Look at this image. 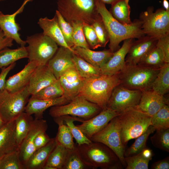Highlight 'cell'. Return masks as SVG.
<instances>
[{
	"mask_svg": "<svg viewBox=\"0 0 169 169\" xmlns=\"http://www.w3.org/2000/svg\"><path fill=\"white\" fill-rule=\"evenodd\" d=\"M72 49L74 54L100 69L107 62L113 54L109 49L95 51L90 48L76 46L73 47Z\"/></svg>",
	"mask_w": 169,
	"mask_h": 169,
	"instance_id": "25",
	"label": "cell"
},
{
	"mask_svg": "<svg viewBox=\"0 0 169 169\" xmlns=\"http://www.w3.org/2000/svg\"><path fill=\"white\" fill-rule=\"evenodd\" d=\"M104 4H111L117 0H100Z\"/></svg>",
	"mask_w": 169,
	"mask_h": 169,
	"instance_id": "54",
	"label": "cell"
},
{
	"mask_svg": "<svg viewBox=\"0 0 169 169\" xmlns=\"http://www.w3.org/2000/svg\"><path fill=\"white\" fill-rule=\"evenodd\" d=\"M97 12L101 16L109 37V49L114 53L119 49V44L124 40L138 38L146 35L141 29L139 19H135L130 25L123 24L115 19L100 0H96Z\"/></svg>",
	"mask_w": 169,
	"mask_h": 169,
	"instance_id": "1",
	"label": "cell"
},
{
	"mask_svg": "<svg viewBox=\"0 0 169 169\" xmlns=\"http://www.w3.org/2000/svg\"><path fill=\"white\" fill-rule=\"evenodd\" d=\"M141 94V90L130 89L119 84L113 90L107 108L120 114L128 108L137 106Z\"/></svg>",
	"mask_w": 169,
	"mask_h": 169,
	"instance_id": "12",
	"label": "cell"
},
{
	"mask_svg": "<svg viewBox=\"0 0 169 169\" xmlns=\"http://www.w3.org/2000/svg\"><path fill=\"white\" fill-rule=\"evenodd\" d=\"M69 102L63 96L51 100L40 99L31 97L26 105L24 112L29 115L34 114L35 119H41L43 118L44 112L48 108L65 105Z\"/></svg>",
	"mask_w": 169,
	"mask_h": 169,
	"instance_id": "23",
	"label": "cell"
},
{
	"mask_svg": "<svg viewBox=\"0 0 169 169\" xmlns=\"http://www.w3.org/2000/svg\"><path fill=\"white\" fill-rule=\"evenodd\" d=\"M117 117L125 147L129 141L141 135L151 125V116L140 110L137 105L125 110Z\"/></svg>",
	"mask_w": 169,
	"mask_h": 169,
	"instance_id": "4",
	"label": "cell"
},
{
	"mask_svg": "<svg viewBox=\"0 0 169 169\" xmlns=\"http://www.w3.org/2000/svg\"><path fill=\"white\" fill-rule=\"evenodd\" d=\"M139 19L146 35L157 39L169 35V11L162 8L154 12L153 7L149 6L141 13Z\"/></svg>",
	"mask_w": 169,
	"mask_h": 169,
	"instance_id": "7",
	"label": "cell"
},
{
	"mask_svg": "<svg viewBox=\"0 0 169 169\" xmlns=\"http://www.w3.org/2000/svg\"><path fill=\"white\" fill-rule=\"evenodd\" d=\"M165 63L161 50L156 45L141 58L137 64L146 67L159 69Z\"/></svg>",
	"mask_w": 169,
	"mask_h": 169,
	"instance_id": "34",
	"label": "cell"
},
{
	"mask_svg": "<svg viewBox=\"0 0 169 169\" xmlns=\"http://www.w3.org/2000/svg\"><path fill=\"white\" fill-rule=\"evenodd\" d=\"M16 64V63L15 62L7 67L1 69L2 70L0 73V91L4 90L6 81V77L9 72L15 67Z\"/></svg>",
	"mask_w": 169,
	"mask_h": 169,
	"instance_id": "50",
	"label": "cell"
},
{
	"mask_svg": "<svg viewBox=\"0 0 169 169\" xmlns=\"http://www.w3.org/2000/svg\"><path fill=\"white\" fill-rule=\"evenodd\" d=\"M33 120L32 115L25 112L22 113L15 119V134L19 146L27 134Z\"/></svg>",
	"mask_w": 169,
	"mask_h": 169,
	"instance_id": "33",
	"label": "cell"
},
{
	"mask_svg": "<svg viewBox=\"0 0 169 169\" xmlns=\"http://www.w3.org/2000/svg\"><path fill=\"white\" fill-rule=\"evenodd\" d=\"M161 50L166 63H169V35L158 39L156 44Z\"/></svg>",
	"mask_w": 169,
	"mask_h": 169,
	"instance_id": "48",
	"label": "cell"
},
{
	"mask_svg": "<svg viewBox=\"0 0 169 169\" xmlns=\"http://www.w3.org/2000/svg\"><path fill=\"white\" fill-rule=\"evenodd\" d=\"M88 169L90 168L81 158L78 152L76 144L73 148L68 149L66 157L62 169Z\"/></svg>",
	"mask_w": 169,
	"mask_h": 169,
	"instance_id": "42",
	"label": "cell"
},
{
	"mask_svg": "<svg viewBox=\"0 0 169 169\" xmlns=\"http://www.w3.org/2000/svg\"><path fill=\"white\" fill-rule=\"evenodd\" d=\"M50 108L49 114L53 118L68 115L84 120L92 118L102 110L96 104L79 95L66 104Z\"/></svg>",
	"mask_w": 169,
	"mask_h": 169,
	"instance_id": "9",
	"label": "cell"
},
{
	"mask_svg": "<svg viewBox=\"0 0 169 169\" xmlns=\"http://www.w3.org/2000/svg\"><path fill=\"white\" fill-rule=\"evenodd\" d=\"M0 169H24L20 159L19 147L0 158Z\"/></svg>",
	"mask_w": 169,
	"mask_h": 169,
	"instance_id": "41",
	"label": "cell"
},
{
	"mask_svg": "<svg viewBox=\"0 0 169 169\" xmlns=\"http://www.w3.org/2000/svg\"><path fill=\"white\" fill-rule=\"evenodd\" d=\"M151 150L144 148L139 153L132 156L125 157V169H147L148 164L153 156Z\"/></svg>",
	"mask_w": 169,
	"mask_h": 169,
	"instance_id": "29",
	"label": "cell"
},
{
	"mask_svg": "<svg viewBox=\"0 0 169 169\" xmlns=\"http://www.w3.org/2000/svg\"><path fill=\"white\" fill-rule=\"evenodd\" d=\"M160 69L138 64H126L117 74L120 84L130 89L142 91L151 89L152 84Z\"/></svg>",
	"mask_w": 169,
	"mask_h": 169,
	"instance_id": "6",
	"label": "cell"
},
{
	"mask_svg": "<svg viewBox=\"0 0 169 169\" xmlns=\"http://www.w3.org/2000/svg\"><path fill=\"white\" fill-rule=\"evenodd\" d=\"M117 116L111 119L102 130L92 136L90 139L92 141L102 143L110 148L118 157L123 167L125 168L126 164L124 155L125 146L122 141Z\"/></svg>",
	"mask_w": 169,
	"mask_h": 169,
	"instance_id": "11",
	"label": "cell"
},
{
	"mask_svg": "<svg viewBox=\"0 0 169 169\" xmlns=\"http://www.w3.org/2000/svg\"><path fill=\"white\" fill-rule=\"evenodd\" d=\"M38 65L35 61L28 62L21 71L6 80L4 90L11 93L23 90L28 85L32 74Z\"/></svg>",
	"mask_w": 169,
	"mask_h": 169,
	"instance_id": "22",
	"label": "cell"
},
{
	"mask_svg": "<svg viewBox=\"0 0 169 169\" xmlns=\"http://www.w3.org/2000/svg\"><path fill=\"white\" fill-rule=\"evenodd\" d=\"M26 47L11 49L7 47L0 51V69L5 67L19 59L28 58Z\"/></svg>",
	"mask_w": 169,
	"mask_h": 169,
	"instance_id": "30",
	"label": "cell"
},
{
	"mask_svg": "<svg viewBox=\"0 0 169 169\" xmlns=\"http://www.w3.org/2000/svg\"><path fill=\"white\" fill-rule=\"evenodd\" d=\"M60 117L69 128L73 138L76 141L77 144L80 145L84 144H88L92 142L76 125H75L74 123L75 121L81 122L83 119L76 116L68 115Z\"/></svg>",
	"mask_w": 169,
	"mask_h": 169,
	"instance_id": "36",
	"label": "cell"
},
{
	"mask_svg": "<svg viewBox=\"0 0 169 169\" xmlns=\"http://www.w3.org/2000/svg\"><path fill=\"white\" fill-rule=\"evenodd\" d=\"M134 39L123 41L122 46L113 53L107 62L100 69L102 75H112L117 74L126 65L125 58Z\"/></svg>",
	"mask_w": 169,
	"mask_h": 169,
	"instance_id": "18",
	"label": "cell"
},
{
	"mask_svg": "<svg viewBox=\"0 0 169 169\" xmlns=\"http://www.w3.org/2000/svg\"><path fill=\"white\" fill-rule=\"evenodd\" d=\"M157 39L145 35L133 40L125 58V64H137L141 58L156 45Z\"/></svg>",
	"mask_w": 169,
	"mask_h": 169,
	"instance_id": "17",
	"label": "cell"
},
{
	"mask_svg": "<svg viewBox=\"0 0 169 169\" xmlns=\"http://www.w3.org/2000/svg\"><path fill=\"white\" fill-rule=\"evenodd\" d=\"M6 123L3 120L0 115V129L5 125Z\"/></svg>",
	"mask_w": 169,
	"mask_h": 169,
	"instance_id": "55",
	"label": "cell"
},
{
	"mask_svg": "<svg viewBox=\"0 0 169 169\" xmlns=\"http://www.w3.org/2000/svg\"><path fill=\"white\" fill-rule=\"evenodd\" d=\"M74 52L69 49L60 46L47 65L57 79L68 69L74 67L73 61Z\"/></svg>",
	"mask_w": 169,
	"mask_h": 169,
	"instance_id": "19",
	"label": "cell"
},
{
	"mask_svg": "<svg viewBox=\"0 0 169 169\" xmlns=\"http://www.w3.org/2000/svg\"></svg>",
	"mask_w": 169,
	"mask_h": 169,
	"instance_id": "57",
	"label": "cell"
},
{
	"mask_svg": "<svg viewBox=\"0 0 169 169\" xmlns=\"http://www.w3.org/2000/svg\"><path fill=\"white\" fill-rule=\"evenodd\" d=\"M15 120L6 123L0 129V159L18 147L16 139Z\"/></svg>",
	"mask_w": 169,
	"mask_h": 169,
	"instance_id": "26",
	"label": "cell"
},
{
	"mask_svg": "<svg viewBox=\"0 0 169 169\" xmlns=\"http://www.w3.org/2000/svg\"><path fill=\"white\" fill-rule=\"evenodd\" d=\"M151 89L163 95L169 91V63H165L160 69L153 81Z\"/></svg>",
	"mask_w": 169,
	"mask_h": 169,
	"instance_id": "35",
	"label": "cell"
},
{
	"mask_svg": "<svg viewBox=\"0 0 169 169\" xmlns=\"http://www.w3.org/2000/svg\"><path fill=\"white\" fill-rule=\"evenodd\" d=\"M51 139L46 133L45 131L39 133L36 137L34 142L36 150L45 146L50 141Z\"/></svg>",
	"mask_w": 169,
	"mask_h": 169,
	"instance_id": "49",
	"label": "cell"
},
{
	"mask_svg": "<svg viewBox=\"0 0 169 169\" xmlns=\"http://www.w3.org/2000/svg\"><path fill=\"white\" fill-rule=\"evenodd\" d=\"M129 1L117 0L111 4L109 11L115 19L124 25H130L132 22L130 18L131 7Z\"/></svg>",
	"mask_w": 169,
	"mask_h": 169,
	"instance_id": "28",
	"label": "cell"
},
{
	"mask_svg": "<svg viewBox=\"0 0 169 169\" xmlns=\"http://www.w3.org/2000/svg\"><path fill=\"white\" fill-rule=\"evenodd\" d=\"M64 91L59 79L42 89L37 93L32 95L35 98L51 100L60 97L63 95Z\"/></svg>",
	"mask_w": 169,
	"mask_h": 169,
	"instance_id": "38",
	"label": "cell"
},
{
	"mask_svg": "<svg viewBox=\"0 0 169 169\" xmlns=\"http://www.w3.org/2000/svg\"><path fill=\"white\" fill-rule=\"evenodd\" d=\"M152 169H169V157L167 156L164 159L153 163L151 166Z\"/></svg>",
	"mask_w": 169,
	"mask_h": 169,
	"instance_id": "52",
	"label": "cell"
},
{
	"mask_svg": "<svg viewBox=\"0 0 169 169\" xmlns=\"http://www.w3.org/2000/svg\"><path fill=\"white\" fill-rule=\"evenodd\" d=\"M91 25L95 32L101 47H105L109 42V35L102 18L99 13Z\"/></svg>",
	"mask_w": 169,
	"mask_h": 169,
	"instance_id": "44",
	"label": "cell"
},
{
	"mask_svg": "<svg viewBox=\"0 0 169 169\" xmlns=\"http://www.w3.org/2000/svg\"><path fill=\"white\" fill-rule=\"evenodd\" d=\"M57 144L55 137L45 146L36 150L24 165V169H43Z\"/></svg>",
	"mask_w": 169,
	"mask_h": 169,
	"instance_id": "27",
	"label": "cell"
},
{
	"mask_svg": "<svg viewBox=\"0 0 169 169\" xmlns=\"http://www.w3.org/2000/svg\"><path fill=\"white\" fill-rule=\"evenodd\" d=\"M151 140L154 147L169 152V128L156 130L155 133L151 137Z\"/></svg>",
	"mask_w": 169,
	"mask_h": 169,
	"instance_id": "43",
	"label": "cell"
},
{
	"mask_svg": "<svg viewBox=\"0 0 169 169\" xmlns=\"http://www.w3.org/2000/svg\"><path fill=\"white\" fill-rule=\"evenodd\" d=\"M57 79L47 65H38L30 77L28 91L31 95H33Z\"/></svg>",
	"mask_w": 169,
	"mask_h": 169,
	"instance_id": "20",
	"label": "cell"
},
{
	"mask_svg": "<svg viewBox=\"0 0 169 169\" xmlns=\"http://www.w3.org/2000/svg\"><path fill=\"white\" fill-rule=\"evenodd\" d=\"M55 15L65 40L68 45L72 49L74 46L72 37L73 28L71 25L65 19L57 10H56Z\"/></svg>",
	"mask_w": 169,
	"mask_h": 169,
	"instance_id": "45",
	"label": "cell"
},
{
	"mask_svg": "<svg viewBox=\"0 0 169 169\" xmlns=\"http://www.w3.org/2000/svg\"><path fill=\"white\" fill-rule=\"evenodd\" d=\"M120 114L107 108L92 118L82 120L81 124L76 126L90 139L92 136L102 130L111 119Z\"/></svg>",
	"mask_w": 169,
	"mask_h": 169,
	"instance_id": "14",
	"label": "cell"
},
{
	"mask_svg": "<svg viewBox=\"0 0 169 169\" xmlns=\"http://www.w3.org/2000/svg\"><path fill=\"white\" fill-rule=\"evenodd\" d=\"M47 128L46 120L34 119L27 134L19 146L20 159L24 166L36 150L34 144L36 137L40 132L46 131Z\"/></svg>",
	"mask_w": 169,
	"mask_h": 169,
	"instance_id": "13",
	"label": "cell"
},
{
	"mask_svg": "<svg viewBox=\"0 0 169 169\" xmlns=\"http://www.w3.org/2000/svg\"><path fill=\"white\" fill-rule=\"evenodd\" d=\"M38 24L43 30L42 33L44 34L51 38L58 45L68 49L74 53V50L68 45L65 40L55 14L51 19H49L47 17L40 18Z\"/></svg>",
	"mask_w": 169,
	"mask_h": 169,
	"instance_id": "24",
	"label": "cell"
},
{
	"mask_svg": "<svg viewBox=\"0 0 169 169\" xmlns=\"http://www.w3.org/2000/svg\"><path fill=\"white\" fill-rule=\"evenodd\" d=\"M67 151V149L57 143L50 154L45 165L52 166L54 169H62Z\"/></svg>",
	"mask_w": 169,
	"mask_h": 169,
	"instance_id": "37",
	"label": "cell"
},
{
	"mask_svg": "<svg viewBox=\"0 0 169 169\" xmlns=\"http://www.w3.org/2000/svg\"><path fill=\"white\" fill-rule=\"evenodd\" d=\"M57 10L70 24L91 25L99 13L96 0H57Z\"/></svg>",
	"mask_w": 169,
	"mask_h": 169,
	"instance_id": "5",
	"label": "cell"
},
{
	"mask_svg": "<svg viewBox=\"0 0 169 169\" xmlns=\"http://www.w3.org/2000/svg\"><path fill=\"white\" fill-rule=\"evenodd\" d=\"M120 84L118 74L112 75H101L95 78L84 79L83 85L78 95L104 110L107 108L113 90Z\"/></svg>",
	"mask_w": 169,
	"mask_h": 169,
	"instance_id": "3",
	"label": "cell"
},
{
	"mask_svg": "<svg viewBox=\"0 0 169 169\" xmlns=\"http://www.w3.org/2000/svg\"><path fill=\"white\" fill-rule=\"evenodd\" d=\"M83 29L86 40L90 49H94L101 47L96 34L91 25L84 24Z\"/></svg>",
	"mask_w": 169,
	"mask_h": 169,
	"instance_id": "47",
	"label": "cell"
},
{
	"mask_svg": "<svg viewBox=\"0 0 169 169\" xmlns=\"http://www.w3.org/2000/svg\"><path fill=\"white\" fill-rule=\"evenodd\" d=\"M58 79L63 90V96L69 102L79 95L84 82L74 67L66 71Z\"/></svg>",
	"mask_w": 169,
	"mask_h": 169,
	"instance_id": "16",
	"label": "cell"
},
{
	"mask_svg": "<svg viewBox=\"0 0 169 169\" xmlns=\"http://www.w3.org/2000/svg\"><path fill=\"white\" fill-rule=\"evenodd\" d=\"M28 61H35L38 65H46L58 49V45L43 33L27 37L25 40Z\"/></svg>",
	"mask_w": 169,
	"mask_h": 169,
	"instance_id": "8",
	"label": "cell"
},
{
	"mask_svg": "<svg viewBox=\"0 0 169 169\" xmlns=\"http://www.w3.org/2000/svg\"><path fill=\"white\" fill-rule=\"evenodd\" d=\"M70 24L73 28L72 37L74 45L73 47L90 48L83 32L84 24L79 22H73Z\"/></svg>",
	"mask_w": 169,
	"mask_h": 169,
	"instance_id": "46",
	"label": "cell"
},
{
	"mask_svg": "<svg viewBox=\"0 0 169 169\" xmlns=\"http://www.w3.org/2000/svg\"><path fill=\"white\" fill-rule=\"evenodd\" d=\"M162 5L163 8L166 10L169 11V3L167 0H163Z\"/></svg>",
	"mask_w": 169,
	"mask_h": 169,
	"instance_id": "53",
	"label": "cell"
},
{
	"mask_svg": "<svg viewBox=\"0 0 169 169\" xmlns=\"http://www.w3.org/2000/svg\"><path fill=\"white\" fill-rule=\"evenodd\" d=\"M155 129L150 125L147 130L137 137L133 144L124 152V156L127 157L137 154L146 147V142L149 135L153 133Z\"/></svg>",
	"mask_w": 169,
	"mask_h": 169,
	"instance_id": "39",
	"label": "cell"
},
{
	"mask_svg": "<svg viewBox=\"0 0 169 169\" xmlns=\"http://www.w3.org/2000/svg\"><path fill=\"white\" fill-rule=\"evenodd\" d=\"M151 123L155 131L169 128V105H164L151 116Z\"/></svg>",
	"mask_w": 169,
	"mask_h": 169,
	"instance_id": "40",
	"label": "cell"
},
{
	"mask_svg": "<svg viewBox=\"0 0 169 169\" xmlns=\"http://www.w3.org/2000/svg\"><path fill=\"white\" fill-rule=\"evenodd\" d=\"M73 59L75 69L84 79L94 78L102 75L100 69L95 67L74 53L73 54Z\"/></svg>",
	"mask_w": 169,
	"mask_h": 169,
	"instance_id": "31",
	"label": "cell"
},
{
	"mask_svg": "<svg viewBox=\"0 0 169 169\" xmlns=\"http://www.w3.org/2000/svg\"><path fill=\"white\" fill-rule=\"evenodd\" d=\"M30 95L27 86L14 93L5 90L0 91V115L6 123L15 120L24 111Z\"/></svg>",
	"mask_w": 169,
	"mask_h": 169,
	"instance_id": "10",
	"label": "cell"
},
{
	"mask_svg": "<svg viewBox=\"0 0 169 169\" xmlns=\"http://www.w3.org/2000/svg\"><path fill=\"white\" fill-rule=\"evenodd\" d=\"M33 0H24L21 7L13 14H5L0 11V29L7 36L14 40L21 46H25L26 43L20 37L18 31L21 28L16 22V17L23 12L26 4Z\"/></svg>",
	"mask_w": 169,
	"mask_h": 169,
	"instance_id": "15",
	"label": "cell"
},
{
	"mask_svg": "<svg viewBox=\"0 0 169 169\" xmlns=\"http://www.w3.org/2000/svg\"><path fill=\"white\" fill-rule=\"evenodd\" d=\"M78 152L90 169H121L123 167L117 155L110 148L101 142L76 144Z\"/></svg>",
	"mask_w": 169,
	"mask_h": 169,
	"instance_id": "2",
	"label": "cell"
},
{
	"mask_svg": "<svg viewBox=\"0 0 169 169\" xmlns=\"http://www.w3.org/2000/svg\"><path fill=\"white\" fill-rule=\"evenodd\" d=\"M13 40L7 36L0 29V51L5 48L12 46L13 45Z\"/></svg>",
	"mask_w": 169,
	"mask_h": 169,
	"instance_id": "51",
	"label": "cell"
},
{
	"mask_svg": "<svg viewBox=\"0 0 169 169\" xmlns=\"http://www.w3.org/2000/svg\"><path fill=\"white\" fill-rule=\"evenodd\" d=\"M54 120L58 125V131L55 137L57 143L68 149H71L75 146L73 137L68 126L64 123L61 117L54 118Z\"/></svg>",
	"mask_w": 169,
	"mask_h": 169,
	"instance_id": "32",
	"label": "cell"
},
{
	"mask_svg": "<svg viewBox=\"0 0 169 169\" xmlns=\"http://www.w3.org/2000/svg\"><path fill=\"white\" fill-rule=\"evenodd\" d=\"M7 0H0V2L3 1H4Z\"/></svg>",
	"mask_w": 169,
	"mask_h": 169,
	"instance_id": "56",
	"label": "cell"
},
{
	"mask_svg": "<svg viewBox=\"0 0 169 169\" xmlns=\"http://www.w3.org/2000/svg\"><path fill=\"white\" fill-rule=\"evenodd\" d=\"M169 105L168 100L152 89L142 91L138 108L152 116L165 105Z\"/></svg>",
	"mask_w": 169,
	"mask_h": 169,
	"instance_id": "21",
	"label": "cell"
}]
</instances>
